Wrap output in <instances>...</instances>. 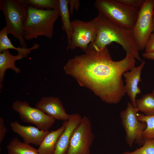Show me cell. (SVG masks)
I'll use <instances>...</instances> for the list:
<instances>
[{
    "label": "cell",
    "mask_w": 154,
    "mask_h": 154,
    "mask_svg": "<svg viewBox=\"0 0 154 154\" xmlns=\"http://www.w3.org/2000/svg\"><path fill=\"white\" fill-rule=\"evenodd\" d=\"M70 59L64 67L66 74L82 86L91 90L103 102L116 104L126 93L122 76L134 67L135 59L126 54L123 59L112 60L107 47L90 50Z\"/></svg>",
    "instance_id": "obj_1"
},
{
    "label": "cell",
    "mask_w": 154,
    "mask_h": 154,
    "mask_svg": "<svg viewBox=\"0 0 154 154\" xmlns=\"http://www.w3.org/2000/svg\"><path fill=\"white\" fill-rule=\"evenodd\" d=\"M96 36L89 50L102 49L113 42L121 45L126 52L142 62L132 29L117 24L98 13L94 19Z\"/></svg>",
    "instance_id": "obj_2"
},
{
    "label": "cell",
    "mask_w": 154,
    "mask_h": 154,
    "mask_svg": "<svg viewBox=\"0 0 154 154\" xmlns=\"http://www.w3.org/2000/svg\"><path fill=\"white\" fill-rule=\"evenodd\" d=\"M27 16L24 25V38L30 40L40 36L51 39L59 9L42 10L26 6Z\"/></svg>",
    "instance_id": "obj_3"
},
{
    "label": "cell",
    "mask_w": 154,
    "mask_h": 154,
    "mask_svg": "<svg viewBox=\"0 0 154 154\" xmlns=\"http://www.w3.org/2000/svg\"><path fill=\"white\" fill-rule=\"evenodd\" d=\"M0 9L5 16L8 34L18 39L21 47L27 48L24 31L27 16L26 6L20 0H0Z\"/></svg>",
    "instance_id": "obj_4"
},
{
    "label": "cell",
    "mask_w": 154,
    "mask_h": 154,
    "mask_svg": "<svg viewBox=\"0 0 154 154\" xmlns=\"http://www.w3.org/2000/svg\"><path fill=\"white\" fill-rule=\"evenodd\" d=\"M94 5L98 13L131 29L135 24L139 9L124 4L118 0H96Z\"/></svg>",
    "instance_id": "obj_5"
},
{
    "label": "cell",
    "mask_w": 154,
    "mask_h": 154,
    "mask_svg": "<svg viewBox=\"0 0 154 154\" xmlns=\"http://www.w3.org/2000/svg\"><path fill=\"white\" fill-rule=\"evenodd\" d=\"M154 0H145L139 8L137 19L132 29L139 51L145 49L154 30L153 21Z\"/></svg>",
    "instance_id": "obj_6"
},
{
    "label": "cell",
    "mask_w": 154,
    "mask_h": 154,
    "mask_svg": "<svg viewBox=\"0 0 154 154\" xmlns=\"http://www.w3.org/2000/svg\"><path fill=\"white\" fill-rule=\"evenodd\" d=\"M139 111L137 107L128 102L125 109L120 114L121 124L126 133L125 141L131 147L134 143L140 146L144 143L142 134L146 124L138 120L137 114Z\"/></svg>",
    "instance_id": "obj_7"
},
{
    "label": "cell",
    "mask_w": 154,
    "mask_h": 154,
    "mask_svg": "<svg viewBox=\"0 0 154 154\" xmlns=\"http://www.w3.org/2000/svg\"><path fill=\"white\" fill-rule=\"evenodd\" d=\"M94 138L91 121L84 116L72 134L67 154H91Z\"/></svg>",
    "instance_id": "obj_8"
},
{
    "label": "cell",
    "mask_w": 154,
    "mask_h": 154,
    "mask_svg": "<svg viewBox=\"0 0 154 154\" xmlns=\"http://www.w3.org/2000/svg\"><path fill=\"white\" fill-rule=\"evenodd\" d=\"M12 108L18 113L23 122L33 124L41 130L48 131L55 121V119L40 110L30 106L26 101H15L13 102Z\"/></svg>",
    "instance_id": "obj_9"
},
{
    "label": "cell",
    "mask_w": 154,
    "mask_h": 154,
    "mask_svg": "<svg viewBox=\"0 0 154 154\" xmlns=\"http://www.w3.org/2000/svg\"><path fill=\"white\" fill-rule=\"evenodd\" d=\"M72 34L69 49L80 48L85 53L94 41L96 36L94 19L88 21L77 19L71 21Z\"/></svg>",
    "instance_id": "obj_10"
},
{
    "label": "cell",
    "mask_w": 154,
    "mask_h": 154,
    "mask_svg": "<svg viewBox=\"0 0 154 154\" xmlns=\"http://www.w3.org/2000/svg\"><path fill=\"white\" fill-rule=\"evenodd\" d=\"M39 47L38 44L34 43L32 47L29 48L19 47L17 51L18 54L13 55L11 54L9 50L4 51L0 53V89L3 87L5 73L6 70L10 69L17 73H19L21 71L20 68L17 67L15 64V62L18 60L27 57L31 50L37 49Z\"/></svg>",
    "instance_id": "obj_11"
},
{
    "label": "cell",
    "mask_w": 154,
    "mask_h": 154,
    "mask_svg": "<svg viewBox=\"0 0 154 154\" xmlns=\"http://www.w3.org/2000/svg\"><path fill=\"white\" fill-rule=\"evenodd\" d=\"M10 125L12 131L23 139L24 143L28 144L39 145L49 132L32 126L21 125L17 121L11 122Z\"/></svg>",
    "instance_id": "obj_12"
},
{
    "label": "cell",
    "mask_w": 154,
    "mask_h": 154,
    "mask_svg": "<svg viewBox=\"0 0 154 154\" xmlns=\"http://www.w3.org/2000/svg\"><path fill=\"white\" fill-rule=\"evenodd\" d=\"M36 107L55 119L68 120L70 114H67L61 100L58 98L43 97L37 103Z\"/></svg>",
    "instance_id": "obj_13"
},
{
    "label": "cell",
    "mask_w": 154,
    "mask_h": 154,
    "mask_svg": "<svg viewBox=\"0 0 154 154\" xmlns=\"http://www.w3.org/2000/svg\"><path fill=\"white\" fill-rule=\"evenodd\" d=\"M145 64V61H143L139 66H134L130 71H126L123 75L126 83L125 87L126 93L129 97L131 103L135 107H137L136 96L141 93L138 84L139 82L141 81V71Z\"/></svg>",
    "instance_id": "obj_14"
},
{
    "label": "cell",
    "mask_w": 154,
    "mask_h": 154,
    "mask_svg": "<svg viewBox=\"0 0 154 154\" xmlns=\"http://www.w3.org/2000/svg\"><path fill=\"white\" fill-rule=\"evenodd\" d=\"M82 117L78 113L70 114L65 129L58 139L54 154H67L72 134Z\"/></svg>",
    "instance_id": "obj_15"
},
{
    "label": "cell",
    "mask_w": 154,
    "mask_h": 154,
    "mask_svg": "<svg viewBox=\"0 0 154 154\" xmlns=\"http://www.w3.org/2000/svg\"><path fill=\"white\" fill-rule=\"evenodd\" d=\"M67 121H64L58 129L49 132L39 145V154H54L58 139L64 130Z\"/></svg>",
    "instance_id": "obj_16"
},
{
    "label": "cell",
    "mask_w": 154,
    "mask_h": 154,
    "mask_svg": "<svg viewBox=\"0 0 154 154\" xmlns=\"http://www.w3.org/2000/svg\"><path fill=\"white\" fill-rule=\"evenodd\" d=\"M59 15L62 21V28L66 34L67 38L68 50L70 45L72 30L71 21L70 19V13L68 8L69 0H59Z\"/></svg>",
    "instance_id": "obj_17"
},
{
    "label": "cell",
    "mask_w": 154,
    "mask_h": 154,
    "mask_svg": "<svg viewBox=\"0 0 154 154\" xmlns=\"http://www.w3.org/2000/svg\"><path fill=\"white\" fill-rule=\"evenodd\" d=\"M8 154H39L38 149L21 142L17 137L13 139L7 146Z\"/></svg>",
    "instance_id": "obj_18"
},
{
    "label": "cell",
    "mask_w": 154,
    "mask_h": 154,
    "mask_svg": "<svg viewBox=\"0 0 154 154\" xmlns=\"http://www.w3.org/2000/svg\"><path fill=\"white\" fill-rule=\"evenodd\" d=\"M136 107L146 116L154 115V93L147 94L136 100Z\"/></svg>",
    "instance_id": "obj_19"
},
{
    "label": "cell",
    "mask_w": 154,
    "mask_h": 154,
    "mask_svg": "<svg viewBox=\"0 0 154 154\" xmlns=\"http://www.w3.org/2000/svg\"><path fill=\"white\" fill-rule=\"evenodd\" d=\"M26 6L42 10L59 9V0H20Z\"/></svg>",
    "instance_id": "obj_20"
},
{
    "label": "cell",
    "mask_w": 154,
    "mask_h": 154,
    "mask_svg": "<svg viewBox=\"0 0 154 154\" xmlns=\"http://www.w3.org/2000/svg\"><path fill=\"white\" fill-rule=\"evenodd\" d=\"M137 116L139 121L145 122L146 124V127L142 134L144 141L147 139H154V115L146 116L137 113Z\"/></svg>",
    "instance_id": "obj_21"
},
{
    "label": "cell",
    "mask_w": 154,
    "mask_h": 154,
    "mask_svg": "<svg viewBox=\"0 0 154 154\" xmlns=\"http://www.w3.org/2000/svg\"><path fill=\"white\" fill-rule=\"evenodd\" d=\"M8 34L7 27L5 26L0 31V53L9 49L18 50L19 47L16 48L12 44Z\"/></svg>",
    "instance_id": "obj_22"
},
{
    "label": "cell",
    "mask_w": 154,
    "mask_h": 154,
    "mask_svg": "<svg viewBox=\"0 0 154 154\" xmlns=\"http://www.w3.org/2000/svg\"><path fill=\"white\" fill-rule=\"evenodd\" d=\"M141 147L132 152L126 151L121 154H154V139L144 141Z\"/></svg>",
    "instance_id": "obj_23"
},
{
    "label": "cell",
    "mask_w": 154,
    "mask_h": 154,
    "mask_svg": "<svg viewBox=\"0 0 154 154\" xmlns=\"http://www.w3.org/2000/svg\"><path fill=\"white\" fill-rule=\"evenodd\" d=\"M145 0H118L121 3L126 5L139 9Z\"/></svg>",
    "instance_id": "obj_24"
},
{
    "label": "cell",
    "mask_w": 154,
    "mask_h": 154,
    "mask_svg": "<svg viewBox=\"0 0 154 154\" xmlns=\"http://www.w3.org/2000/svg\"><path fill=\"white\" fill-rule=\"evenodd\" d=\"M7 132V129L5 126L4 120L0 117V143H1L4 139Z\"/></svg>",
    "instance_id": "obj_25"
},
{
    "label": "cell",
    "mask_w": 154,
    "mask_h": 154,
    "mask_svg": "<svg viewBox=\"0 0 154 154\" xmlns=\"http://www.w3.org/2000/svg\"><path fill=\"white\" fill-rule=\"evenodd\" d=\"M145 52L149 53L154 52V34L151 35L145 48Z\"/></svg>",
    "instance_id": "obj_26"
},
{
    "label": "cell",
    "mask_w": 154,
    "mask_h": 154,
    "mask_svg": "<svg viewBox=\"0 0 154 154\" xmlns=\"http://www.w3.org/2000/svg\"><path fill=\"white\" fill-rule=\"evenodd\" d=\"M80 1L78 0H69L68 5H70V13L72 15L74 10L76 11L78 10L80 6Z\"/></svg>",
    "instance_id": "obj_27"
},
{
    "label": "cell",
    "mask_w": 154,
    "mask_h": 154,
    "mask_svg": "<svg viewBox=\"0 0 154 154\" xmlns=\"http://www.w3.org/2000/svg\"><path fill=\"white\" fill-rule=\"evenodd\" d=\"M142 56L144 58L154 60V52L149 53L145 52L143 54Z\"/></svg>",
    "instance_id": "obj_28"
},
{
    "label": "cell",
    "mask_w": 154,
    "mask_h": 154,
    "mask_svg": "<svg viewBox=\"0 0 154 154\" xmlns=\"http://www.w3.org/2000/svg\"><path fill=\"white\" fill-rule=\"evenodd\" d=\"M153 23L154 27V10L153 11ZM153 33L154 34V28L153 31Z\"/></svg>",
    "instance_id": "obj_29"
},
{
    "label": "cell",
    "mask_w": 154,
    "mask_h": 154,
    "mask_svg": "<svg viewBox=\"0 0 154 154\" xmlns=\"http://www.w3.org/2000/svg\"><path fill=\"white\" fill-rule=\"evenodd\" d=\"M152 92H153V93H154V90H153V91Z\"/></svg>",
    "instance_id": "obj_30"
}]
</instances>
